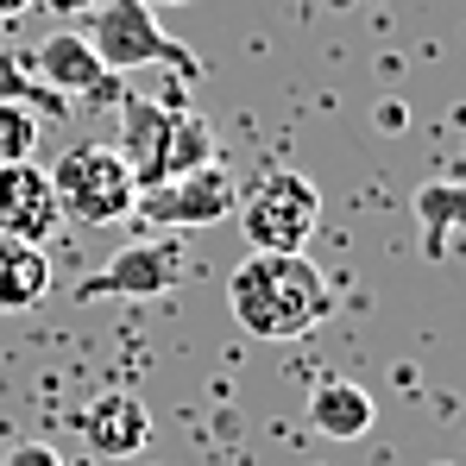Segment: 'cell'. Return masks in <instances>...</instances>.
Wrapping results in <instances>:
<instances>
[{"label":"cell","mask_w":466,"mask_h":466,"mask_svg":"<svg viewBox=\"0 0 466 466\" xmlns=\"http://www.w3.org/2000/svg\"><path fill=\"white\" fill-rule=\"evenodd\" d=\"M228 309L252 340H303L334 315V290L309 252H246L228 278Z\"/></svg>","instance_id":"obj_1"},{"label":"cell","mask_w":466,"mask_h":466,"mask_svg":"<svg viewBox=\"0 0 466 466\" xmlns=\"http://www.w3.org/2000/svg\"><path fill=\"white\" fill-rule=\"evenodd\" d=\"M114 120H120L114 152L127 157L139 189H157V183H170V177H183L196 164H215L208 120L196 107H183L177 95H127L114 107Z\"/></svg>","instance_id":"obj_2"},{"label":"cell","mask_w":466,"mask_h":466,"mask_svg":"<svg viewBox=\"0 0 466 466\" xmlns=\"http://www.w3.org/2000/svg\"><path fill=\"white\" fill-rule=\"evenodd\" d=\"M76 32L114 76H127V70H177V76H189L196 70V51L177 45L157 25V6H146V0H101Z\"/></svg>","instance_id":"obj_3"},{"label":"cell","mask_w":466,"mask_h":466,"mask_svg":"<svg viewBox=\"0 0 466 466\" xmlns=\"http://www.w3.org/2000/svg\"><path fill=\"white\" fill-rule=\"evenodd\" d=\"M51 189H57V215L70 221L76 215L82 228H114V221H133V202H139V183L127 170V157L101 139L88 146H70L51 170Z\"/></svg>","instance_id":"obj_4"},{"label":"cell","mask_w":466,"mask_h":466,"mask_svg":"<svg viewBox=\"0 0 466 466\" xmlns=\"http://www.w3.org/2000/svg\"><path fill=\"white\" fill-rule=\"evenodd\" d=\"M233 221H239L252 252H303L321 228V196L297 170H265L252 189H239Z\"/></svg>","instance_id":"obj_5"},{"label":"cell","mask_w":466,"mask_h":466,"mask_svg":"<svg viewBox=\"0 0 466 466\" xmlns=\"http://www.w3.org/2000/svg\"><path fill=\"white\" fill-rule=\"evenodd\" d=\"M189 271V252L177 233H152V239H127L107 265H95L76 284V303H101V297H170Z\"/></svg>","instance_id":"obj_6"},{"label":"cell","mask_w":466,"mask_h":466,"mask_svg":"<svg viewBox=\"0 0 466 466\" xmlns=\"http://www.w3.org/2000/svg\"><path fill=\"white\" fill-rule=\"evenodd\" d=\"M233 202H239V183H233V170L215 157V164H196V170H183V177H170V183H157V189H139V202H133V221H152V228L177 233V228H215V221H228Z\"/></svg>","instance_id":"obj_7"},{"label":"cell","mask_w":466,"mask_h":466,"mask_svg":"<svg viewBox=\"0 0 466 466\" xmlns=\"http://www.w3.org/2000/svg\"><path fill=\"white\" fill-rule=\"evenodd\" d=\"M32 57H38V76L51 82L64 101H82V107H107V114L127 101V76H114V70H107V64L88 51V38H82L76 25H57V32H51V38H45Z\"/></svg>","instance_id":"obj_8"},{"label":"cell","mask_w":466,"mask_h":466,"mask_svg":"<svg viewBox=\"0 0 466 466\" xmlns=\"http://www.w3.org/2000/svg\"><path fill=\"white\" fill-rule=\"evenodd\" d=\"M64 228L57 215V189L45 177V164H0V233L25 239V246H45L51 233Z\"/></svg>","instance_id":"obj_9"},{"label":"cell","mask_w":466,"mask_h":466,"mask_svg":"<svg viewBox=\"0 0 466 466\" xmlns=\"http://www.w3.org/2000/svg\"><path fill=\"white\" fill-rule=\"evenodd\" d=\"M76 435L88 441V454L127 461V454H139V448L152 441V410H146L133 390H101L76 416Z\"/></svg>","instance_id":"obj_10"},{"label":"cell","mask_w":466,"mask_h":466,"mask_svg":"<svg viewBox=\"0 0 466 466\" xmlns=\"http://www.w3.org/2000/svg\"><path fill=\"white\" fill-rule=\"evenodd\" d=\"M51 297V258L45 246H25L0 233V315H25Z\"/></svg>","instance_id":"obj_11"},{"label":"cell","mask_w":466,"mask_h":466,"mask_svg":"<svg viewBox=\"0 0 466 466\" xmlns=\"http://www.w3.org/2000/svg\"><path fill=\"white\" fill-rule=\"evenodd\" d=\"M372 416H379L372 397L353 385V379H328L309 397V422H315V435H328V441H360L372 429Z\"/></svg>","instance_id":"obj_12"},{"label":"cell","mask_w":466,"mask_h":466,"mask_svg":"<svg viewBox=\"0 0 466 466\" xmlns=\"http://www.w3.org/2000/svg\"><path fill=\"white\" fill-rule=\"evenodd\" d=\"M0 101H19V107H32L38 120H57V114L70 107L51 82L38 76V57H32V51H13V45H0Z\"/></svg>","instance_id":"obj_13"},{"label":"cell","mask_w":466,"mask_h":466,"mask_svg":"<svg viewBox=\"0 0 466 466\" xmlns=\"http://www.w3.org/2000/svg\"><path fill=\"white\" fill-rule=\"evenodd\" d=\"M416 215H422V233H429V252H448V228H466V189H422L416 196Z\"/></svg>","instance_id":"obj_14"},{"label":"cell","mask_w":466,"mask_h":466,"mask_svg":"<svg viewBox=\"0 0 466 466\" xmlns=\"http://www.w3.org/2000/svg\"><path fill=\"white\" fill-rule=\"evenodd\" d=\"M38 114L32 107H19V101H0V164H25V157L38 152Z\"/></svg>","instance_id":"obj_15"},{"label":"cell","mask_w":466,"mask_h":466,"mask_svg":"<svg viewBox=\"0 0 466 466\" xmlns=\"http://www.w3.org/2000/svg\"><path fill=\"white\" fill-rule=\"evenodd\" d=\"M0 466H64L57 448H45V441H19V448H6V461Z\"/></svg>","instance_id":"obj_16"},{"label":"cell","mask_w":466,"mask_h":466,"mask_svg":"<svg viewBox=\"0 0 466 466\" xmlns=\"http://www.w3.org/2000/svg\"><path fill=\"white\" fill-rule=\"evenodd\" d=\"M38 6H45V13H57V19H88L101 0H38Z\"/></svg>","instance_id":"obj_17"},{"label":"cell","mask_w":466,"mask_h":466,"mask_svg":"<svg viewBox=\"0 0 466 466\" xmlns=\"http://www.w3.org/2000/svg\"><path fill=\"white\" fill-rule=\"evenodd\" d=\"M32 0H0V19H13V13H25Z\"/></svg>","instance_id":"obj_18"},{"label":"cell","mask_w":466,"mask_h":466,"mask_svg":"<svg viewBox=\"0 0 466 466\" xmlns=\"http://www.w3.org/2000/svg\"><path fill=\"white\" fill-rule=\"evenodd\" d=\"M146 6H189V0H146Z\"/></svg>","instance_id":"obj_19"}]
</instances>
